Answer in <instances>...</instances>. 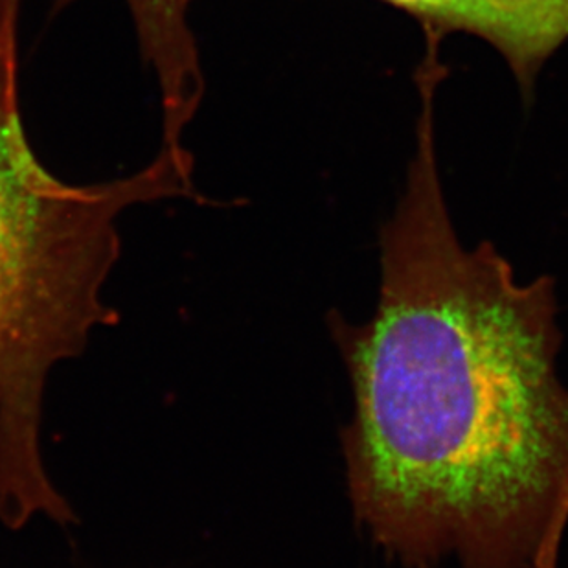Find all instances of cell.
Here are the masks:
<instances>
[{
	"label": "cell",
	"mask_w": 568,
	"mask_h": 568,
	"mask_svg": "<svg viewBox=\"0 0 568 568\" xmlns=\"http://www.w3.org/2000/svg\"><path fill=\"white\" fill-rule=\"evenodd\" d=\"M418 70L416 153L381 231L376 313L333 310L354 413L341 429L355 525L403 568H559L568 386L552 276L520 284L491 243L462 245L442 189L435 100Z\"/></svg>",
	"instance_id": "obj_1"
},
{
	"label": "cell",
	"mask_w": 568,
	"mask_h": 568,
	"mask_svg": "<svg viewBox=\"0 0 568 568\" xmlns=\"http://www.w3.org/2000/svg\"><path fill=\"white\" fill-rule=\"evenodd\" d=\"M429 32L471 33L491 44L523 89L568 41V0H381Z\"/></svg>",
	"instance_id": "obj_3"
},
{
	"label": "cell",
	"mask_w": 568,
	"mask_h": 568,
	"mask_svg": "<svg viewBox=\"0 0 568 568\" xmlns=\"http://www.w3.org/2000/svg\"><path fill=\"white\" fill-rule=\"evenodd\" d=\"M72 0H60L69 4ZM140 49L155 72L164 109V139L181 142L203 100L204 80L189 21L190 0H125Z\"/></svg>",
	"instance_id": "obj_4"
},
{
	"label": "cell",
	"mask_w": 568,
	"mask_h": 568,
	"mask_svg": "<svg viewBox=\"0 0 568 568\" xmlns=\"http://www.w3.org/2000/svg\"><path fill=\"white\" fill-rule=\"evenodd\" d=\"M19 2L0 0V520L10 530L75 520L44 460V397L55 368L119 322L105 287L120 215L193 195L192 155L164 145L144 170L85 186L39 162L19 109Z\"/></svg>",
	"instance_id": "obj_2"
}]
</instances>
